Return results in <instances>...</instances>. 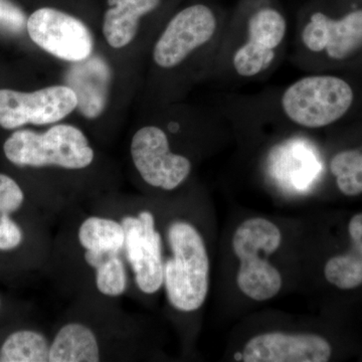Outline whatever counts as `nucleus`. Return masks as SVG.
<instances>
[{"mask_svg":"<svg viewBox=\"0 0 362 362\" xmlns=\"http://www.w3.org/2000/svg\"><path fill=\"white\" fill-rule=\"evenodd\" d=\"M169 257L163 259V286L175 310L190 313L206 302L209 258L204 238L192 223L176 220L165 232Z\"/></svg>","mask_w":362,"mask_h":362,"instance_id":"f257e3e1","label":"nucleus"},{"mask_svg":"<svg viewBox=\"0 0 362 362\" xmlns=\"http://www.w3.org/2000/svg\"><path fill=\"white\" fill-rule=\"evenodd\" d=\"M2 151L6 160L18 168L83 170L95 160L87 136L69 124H57L42 133L13 131L4 141Z\"/></svg>","mask_w":362,"mask_h":362,"instance_id":"f03ea898","label":"nucleus"},{"mask_svg":"<svg viewBox=\"0 0 362 362\" xmlns=\"http://www.w3.org/2000/svg\"><path fill=\"white\" fill-rule=\"evenodd\" d=\"M282 233L275 223L263 218H252L240 223L233 233V250L240 259L237 283L240 291L255 301H267L282 288L280 272L261 254L277 251Z\"/></svg>","mask_w":362,"mask_h":362,"instance_id":"7ed1b4c3","label":"nucleus"},{"mask_svg":"<svg viewBox=\"0 0 362 362\" xmlns=\"http://www.w3.org/2000/svg\"><path fill=\"white\" fill-rule=\"evenodd\" d=\"M349 83L333 76L300 78L285 90L282 107L293 122L306 128H321L341 118L354 102Z\"/></svg>","mask_w":362,"mask_h":362,"instance_id":"20e7f679","label":"nucleus"},{"mask_svg":"<svg viewBox=\"0 0 362 362\" xmlns=\"http://www.w3.org/2000/svg\"><path fill=\"white\" fill-rule=\"evenodd\" d=\"M117 216L125 230L124 257L131 283L141 294H156L163 286L164 244L154 214L136 207Z\"/></svg>","mask_w":362,"mask_h":362,"instance_id":"39448f33","label":"nucleus"},{"mask_svg":"<svg viewBox=\"0 0 362 362\" xmlns=\"http://www.w3.org/2000/svg\"><path fill=\"white\" fill-rule=\"evenodd\" d=\"M78 106L75 93L66 85L51 86L35 92L0 90V127L21 129L28 124L58 123Z\"/></svg>","mask_w":362,"mask_h":362,"instance_id":"423d86ee","label":"nucleus"},{"mask_svg":"<svg viewBox=\"0 0 362 362\" xmlns=\"http://www.w3.org/2000/svg\"><path fill=\"white\" fill-rule=\"evenodd\" d=\"M131 158L136 170L149 187L175 190L192 173L187 157L173 153L168 135L156 126H145L133 136Z\"/></svg>","mask_w":362,"mask_h":362,"instance_id":"0eeeda50","label":"nucleus"},{"mask_svg":"<svg viewBox=\"0 0 362 362\" xmlns=\"http://www.w3.org/2000/svg\"><path fill=\"white\" fill-rule=\"evenodd\" d=\"M26 30L37 47L63 61L77 63L92 56L94 42L89 28L59 9H37L28 18Z\"/></svg>","mask_w":362,"mask_h":362,"instance_id":"6e6552de","label":"nucleus"},{"mask_svg":"<svg viewBox=\"0 0 362 362\" xmlns=\"http://www.w3.org/2000/svg\"><path fill=\"white\" fill-rule=\"evenodd\" d=\"M216 16L209 7L194 4L173 18L154 47L153 59L163 69L180 65L197 47L206 45L216 32Z\"/></svg>","mask_w":362,"mask_h":362,"instance_id":"1a4fd4ad","label":"nucleus"},{"mask_svg":"<svg viewBox=\"0 0 362 362\" xmlns=\"http://www.w3.org/2000/svg\"><path fill=\"white\" fill-rule=\"evenodd\" d=\"M332 354L325 338L310 333L268 332L251 338L243 350L245 362H326Z\"/></svg>","mask_w":362,"mask_h":362,"instance_id":"9d476101","label":"nucleus"},{"mask_svg":"<svg viewBox=\"0 0 362 362\" xmlns=\"http://www.w3.org/2000/svg\"><path fill=\"white\" fill-rule=\"evenodd\" d=\"M249 40L233 57L235 70L242 77H254L265 71L275 59L276 47L284 40V16L273 8H263L249 21Z\"/></svg>","mask_w":362,"mask_h":362,"instance_id":"9b49d317","label":"nucleus"},{"mask_svg":"<svg viewBox=\"0 0 362 362\" xmlns=\"http://www.w3.org/2000/svg\"><path fill=\"white\" fill-rule=\"evenodd\" d=\"M66 75V85L77 97V109L87 119L103 114L112 82L110 66L100 56L73 63Z\"/></svg>","mask_w":362,"mask_h":362,"instance_id":"f8f14e48","label":"nucleus"},{"mask_svg":"<svg viewBox=\"0 0 362 362\" xmlns=\"http://www.w3.org/2000/svg\"><path fill=\"white\" fill-rule=\"evenodd\" d=\"M103 352L97 331L83 321L71 320L52 334L49 362H99Z\"/></svg>","mask_w":362,"mask_h":362,"instance_id":"ddd939ff","label":"nucleus"},{"mask_svg":"<svg viewBox=\"0 0 362 362\" xmlns=\"http://www.w3.org/2000/svg\"><path fill=\"white\" fill-rule=\"evenodd\" d=\"M161 0H108L105 13L103 33L114 49H122L132 42L138 32L140 18L156 11Z\"/></svg>","mask_w":362,"mask_h":362,"instance_id":"4468645a","label":"nucleus"},{"mask_svg":"<svg viewBox=\"0 0 362 362\" xmlns=\"http://www.w3.org/2000/svg\"><path fill=\"white\" fill-rule=\"evenodd\" d=\"M81 251H100L124 254L125 230L118 216L90 214L78 223L76 232Z\"/></svg>","mask_w":362,"mask_h":362,"instance_id":"2eb2a0df","label":"nucleus"},{"mask_svg":"<svg viewBox=\"0 0 362 362\" xmlns=\"http://www.w3.org/2000/svg\"><path fill=\"white\" fill-rule=\"evenodd\" d=\"M325 51L331 59H344L362 47V9L352 11L339 21L325 18Z\"/></svg>","mask_w":362,"mask_h":362,"instance_id":"dca6fc26","label":"nucleus"},{"mask_svg":"<svg viewBox=\"0 0 362 362\" xmlns=\"http://www.w3.org/2000/svg\"><path fill=\"white\" fill-rule=\"evenodd\" d=\"M340 192L347 197L362 194V150H345L330 162Z\"/></svg>","mask_w":362,"mask_h":362,"instance_id":"f3484780","label":"nucleus"},{"mask_svg":"<svg viewBox=\"0 0 362 362\" xmlns=\"http://www.w3.org/2000/svg\"><path fill=\"white\" fill-rule=\"evenodd\" d=\"M324 275L330 284L342 290L362 285V258L356 255L333 257L326 263Z\"/></svg>","mask_w":362,"mask_h":362,"instance_id":"a211bd4d","label":"nucleus"},{"mask_svg":"<svg viewBox=\"0 0 362 362\" xmlns=\"http://www.w3.org/2000/svg\"><path fill=\"white\" fill-rule=\"evenodd\" d=\"M325 18V14L322 13H314L302 32V40L307 49L312 52L325 51L326 40H327Z\"/></svg>","mask_w":362,"mask_h":362,"instance_id":"6ab92c4d","label":"nucleus"},{"mask_svg":"<svg viewBox=\"0 0 362 362\" xmlns=\"http://www.w3.org/2000/svg\"><path fill=\"white\" fill-rule=\"evenodd\" d=\"M28 18L25 11L11 0H0V25L13 33L26 28Z\"/></svg>","mask_w":362,"mask_h":362,"instance_id":"aec40b11","label":"nucleus"},{"mask_svg":"<svg viewBox=\"0 0 362 362\" xmlns=\"http://www.w3.org/2000/svg\"><path fill=\"white\" fill-rule=\"evenodd\" d=\"M349 232L356 252L362 258V213L356 214L350 220Z\"/></svg>","mask_w":362,"mask_h":362,"instance_id":"412c9836","label":"nucleus"},{"mask_svg":"<svg viewBox=\"0 0 362 362\" xmlns=\"http://www.w3.org/2000/svg\"><path fill=\"white\" fill-rule=\"evenodd\" d=\"M18 320H20V318L16 315L13 303L0 292V327Z\"/></svg>","mask_w":362,"mask_h":362,"instance_id":"4be33fe9","label":"nucleus"},{"mask_svg":"<svg viewBox=\"0 0 362 362\" xmlns=\"http://www.w3.org/2000/svg\"><path fill=\"white\" fill-rule=\"evenodd\" d=\"M235 361H242V359H243L242 352H238V354H235Z\"/></svg>","mask_w":362,"mask_h":362,"instance_id":"5701e85b","label":"nucleus"},{"mask_svg":"<svg viewBox=\"0 0 362 362\" xmlns=\"http://www.w3.org/2000/svg\"><path fill=\"white\" fill-rule=\"evenodd\" d=\"M0 278H1V273H0Z\"/></svg>","mask_w":362,"mask_h":362,"instance_id":"b1692460","label":"nucleus"}]
</instances>
